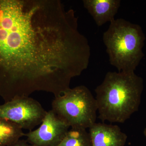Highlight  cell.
Wrapping results in <instances>:
<instances>
[{
  "instance_id": "8fae6325",
  "label": "cell",
  "mask_w": 146,
  "mask_h": 146,
  "mask_svg": "<svg viewBox=\"0 0 146 146\" xmlns=\"http://www.w3.org/2000/svg\"><path fill=\"white\" fill-rule=\"evenodd\" d=\"M9 146H33L32 145L28 143L26 140H18L16 143L12 144V145Z\"/></svg>"
},
{
  "instance_id": "52a82bcc",
  "label": "cell",
  "mask_w": 146,
  "mask_h": 146,
  "mask_svg": "<svg viewBox=\"0 0 146 146\" xmlns=\"http://www.w3.org/2000/svg\"><path fill=\"white\" fill-rule=\"evenodd\" d=\"M92 146H125L127 136L117 125L94 124L89 128Z\"/></svg>"
},
{
  "instance_id": "7c38bea8",
  "label": "cell",
  "mask_w": 146,
  "mask_h": 146,
  "mask_svg": "<svg viewBox=\"0 0 146 146\" xmlns=\"http://www.w3.org/2000/svg\"><path fill=\"white\" fill-rule=\"evenodd\" d=\"M144 134H145V136L146 137V128L145 129V130L144 131Z\"/></svg>"
},
{
  "instance_id": "9c48e42d",
  "label": "cell",
  "mask_w": 146,
  "mask_h": 146,
  "mask_svg": "<svg viewBox=\"0 0 146 146\" xmlns=\"http://www.w3.org/2000/svg\"><path fill=\"white\" fill-rule=\"evenodd\" d=\"M21 126L9 120L0 118V146H9L25 136Z\"/></svg>"
},
{
  "instance_id": "3957f363",
  "label": "cell",
  "mask_w": 146,
  "mask_h": 146,
  "mask_svg": "<svg viewBox=\"0 0 146 146\" xmlns=\"http://www.w3.org/2000/svg\"><path fill=\"white\" fill-rule=\"evenodd\" d=\"M145 39L139 26L123 18L115 19L103 35L110 64L118 72H134L143 56Z\"/></svg>"
},
{
  "instance_id": "5b68a950",
  "label": "cell",
  "mask_w": 146,
  "mask_h": 146,
  "mask_svg": "<svg viewBox=\"0 0 146 146\" xmlns=\"http://www.w3.org/2000/svg\"><path fill=\"white\" fill-rule=\"evenodd\" d=\"M46 112L39 102L30 97L15 98L0 105V118L29 131L41 124Z\"/></svg>"
},
{
  "instance_id": "7a4b0ae2",
  "label": "cell",
  "mask_w": 146,
  "mask_h": 146,
  "mask_svg": "<svg viewBox=\"0 0 146 146\" xmlns=\"http://www.w3.org/2000/svg\"><path fill=\"white\" fill-rule=\"evenodd\" d=\"M143 89V80L134 72L106 73L95 90L100 119L124 123L138 111Z\"/></svg>"
},
{
  "instance_id": "ba28073f",
  "label": "cell",
  "mask_w": 146,
  "mask_h": 146,
  "mask_svg": "<svg viewBox=\"0 0 146 146\" xmlns=\"http://www.w3.org/2000/svg\"><path fill=\"white\" fill-rule=\"evenodd\" d=\"M83 5L98 27L115 20L120 0H83Z\"/></svg>"
},
{
  "instance_id": "30bf717a",
  "label": "cell",
  "mask_w": 146,
  "mask_h": 146,
  "mask_svg": "<svg viewBox=\"0 0 146 146\" xmlns=\"http://www.w3.org/2000/svg\"><path fill=\"white\" fill-rule=\"evenodd\" d=\"M57 146H92V143L86 129L70 128Z\"/></svg>"
},
{
  "instance_id": "277c9868",
  "label": "cell",
  "mask_w": 146,
  "mask_h": 146,
  "mask_svg": "<svg viewBox=\"0 0 146 146\" xmlns=\"http://www.w3.org/2000/svg\"><path fill=\"white\" fill-rule=\"evenodd\" d=\"M52 110L70 127L86 129L96 123L98 107L89 89L80 85L55 97Z\"/></svg>"
},
{
  "instance_id": "6da1fadb",
  "label": "cell",
  "mask_w": 146,
  "mask_h": 146,
  "mask_svg": "<svg viewBox=\"0 0 146 146\" xmlns=\"http://www.w3.org/2000/svg\"><path fill=\"white\" fill-rule=\"evenodd\" d=\"M87 55L77 18L60 1L11 0L0 9V97L5 102L37 91L60 96L84 70Z\"/></svg>"
},
{
  "instance_id": "8992f818",
  "label": "cell",
  "mask_w": 146,
  "mask_h": 146,
  "mask_svg": "<svg viewBox=\"0 0 146 146\" xmlns=\"http://www.w3.org/2000/svg\"><path fill=\"white\" fill-rule=\"evenodd\" d=\"M70 128L51 110L47 111L39 127L25 133V136L33 146H57Z\"/></svg>"
}]
</instances>
